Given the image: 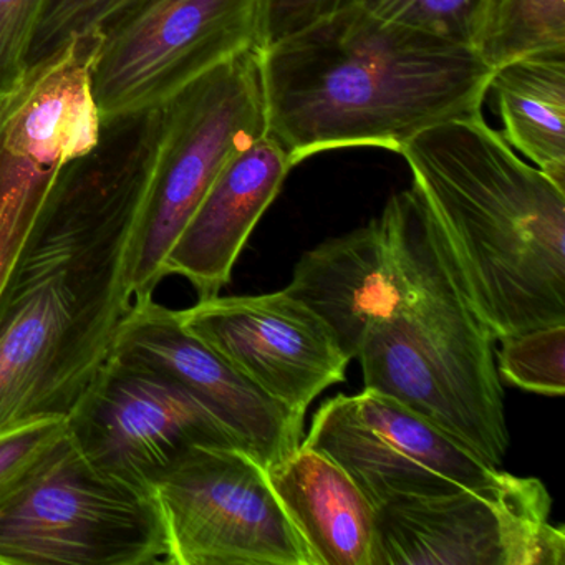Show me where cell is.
Masks as SVG:
<instances>
[{"mask_svg":"<svg viewBox=\"0 0 565 565\" xmlns=\"http://www.w3.org/2000/svg\"><path fill=\"white\" fill-rule=\"evenodd\" d=\"M161 107L102 120L58 174L0 297V429L71 415L135 303Z\"/></svg>","mask_w":565,"mask_h":565,"instance_id":"cell-1","label":"cell"},{"mask_svg":"<svg viewBox=\"0 0 565 565\" xmlns=\"http://www.w3.org/2000/svg\"><path fill=\"white\" fill-rule=\"evenodd\" d=\"M260 52L267 135L292 167L482 117L492 68L462 42L350 6Z\"/></svg>","mask_w":565,"mask_h":565,"instance_id":"cell-2","label":"cell"},{"mask_svg":"<svg viewBox=\"0 0 565 565\" xmlns=\"http://www.w3.org/2000/svg\"><path fill=\"white\" fill-rule=\"evenodd\" d=\"M399 154L492 339L565 323V190L482 117L429 128Z\"/></svg>","mask_w":565,"mask_h":565,"instance_id":"cell-3","label":"cell"},{"mask_svg":"<svg viewBox=\"0 0 565 565\" xmlns=\"http://www.w3.org/2000/svg\"><path fill=\"white\" fill-rule=\"evenodd\" d=\"M494 342L466 302L443 244L412 299L366 329L356 359L365 388L403 403L499 468L509 429Z\"/></svg>","mask_w":565,"mask_h":565,"instance_id":"cell-4","label":"cell"},{"mask_svg":"<svg viewBox=\"0 0 565 565\" xmlns=\"http://www.w3.org/2000/svg\"><path fill=\"white\" fill-rule=\"evenodd\" d=\"M150 486L88 461L71 435L0 514V565H168Z\"/></svg>","mask_w":565,"mask_h":565,"instance_id":"cell-5","label":"cell"},{"mask_svg":"<svg viewBox=\"0 0 565 565\" xmlns=\"http://www.w3.org/2000/svg\"><path fill=\"white\" fill-rule=\"evenodd\" d=\"M161 115L135 302L153 297L168 253L227 161L267 134L259 49H247L191 82L161 105Z\"/></svg>","mask_w":565,"mask_h":565,"instance_id":"cell-6","label":"cell"},{"mask_svg":"<svg viewBox=\"0 0 565 565\" xmlns=\"http://www.w3.org/2000/svg\"><path fill=\"white\" fill-rule=\"evenodd\" d=\"M168 565H316L266 468L237 446L196 445L151 482Z\"/></svg>","mask_w":565,"mask_h":565,"instance_id":"cell-7","label":"cell"},{"mask_svg":"<svg viewBox=\"0 0 565 565\" xmlns=\"http://www.w3.org/2000/svg\"><path fill=\"white\" fill-rule=\"evenodd\" d=\"M259 0H131L100 28L92 95L102 120L154 110L257 47Z\"/></svg>","mask_w":565,"mask_h":565,"instance_id":"cell-8","label":"cell"},{"mask_svg":"<svg viewBox=\"0 0 565 565\" xmlns=\"http://www.w3.org/2000/svg\"><path fill=\"white\" fill-rule=\"evenodd\" d=\"M537 478L502 471L491 484L376 509L373 565H564L565 531Z\"/></svg>","mask_w":565,"mask_h":565,"instance_id":"cell-9","label":"cell"},{"mask_svg":"<svg viewBox=\"0 0 565 565\" xmlns=\"http://www.w3.org/2000/svg\"><path fill=\"white\" fill-rule=\"evenodd\" d=\"M441 249L412 186L393 194L366 226L303 253L284 290L316 312L353 360L366 329L412 299Z\"/></svg>","mask_w":565,"mask_h":565,"instance_id":"cell-10","label":"cell"},{"mask_svg":"<svg viewBox=\"0 0 565 565\" xmlns=\"http://www.w3.org/2000/svg\"><path fill=\"white\" fill-rule=\"evenodd\" d=\"M302 443L333 459L375 511L491 484L502 475L445 429L370 388L323 402Z\"/></svg>","mask_w":565,"mask_h":565,"instance_id":"cell-11","label":"cell"},{"mask_svg":"<svg viewBox=\"0 0 565 565\" xmlns=\"http://www.w3.org/2000/svg\"><path fill=\"white\" fill-rule=\"evenodd\" d=\"M90 68L61 55L32 71L0 115V297L65 164L97 143Z\"/></svg>","mask_w":565,"mask_h":565,"instance_id":"cell-12","label":"cell"},{"mask_svg":"<svg viewBox=\"0 0 565 565\" xmlns=\"http://www.w3.org/2000/svg\"><path fill=\"white\" fill-rule=\"evenodd\" d=\"M78 451L104 471L150 486L196 445L237 446L220 419L163 373L111 355L67 416Z\"/></svg>","mask_w":565,"mask_h":565,"instance_id":"cell-13","label":"cell"},{"mask_svg":"<svg viewBox=\"0 0 565 565\" xmlns=\"http://www.w3.org/2000/svg\"><path fill=\"white\" fill-rule=\"evenodd\" d=\"M188 332L292 412L345 380L350 359L316 312L286 290L213 297L177 310Z\"/></svg>","mask_w":565,"mask_h":565,"instance_id":"cell-14","label":"cell"},{"mask_svg":"<svg viewBox=\"0 0 565 565\" xmlns=\"http://www.w3.org/2000/svg\"><path fill=\"white\" fill-rule=\"evenodd\" d=\"M111 355L163 373L206 406L244 451L264 468L302 445L306 415L280 405L220 353L184 329L177 310L151 299L135 302Z\"/></svg>","mask_w":565,"mask_h":565,"instance_id":"cell-15","label":"cell"},{"mask_svg":"<svg viewBox=\"0 0 565 565\" xmlns=\"http://www.w3.org/2000/svg\"><path fill=\"white\" fill-rule=\"evenodd\" d=\"M292 168L286 151L267 134L237 151L168 253L164 277H183L200 300L221 296L254 227Z\"/></svg>","mask_w":565,"mask_h":565,"instance_id":"cell-16","label":"cell"},{"mask_svg":"<svg viewBox=\"0 0 565 565\" xmlns=\"http://www.w3.org/2000/svg\"><path fill=\"white\" fill-rule=\"evenodd\" d=\"M316 565H373L376 511L333 459L302 445L266 468Z\"/></svg>","mask_w":565,"mask_h":565,"instance_id":"cell-17","label":"cell"},{"mask_svg":"<svg viewBox=\"0 0 565 565\" xmlns=\"http://www.w3.org/2000/svg\"><path fill=\"white\" fill-rule=\"evenodd\" d=\"M502 138L565 190V49L537 52L492 71Z\"/></svg>","mask_w":565,"mask_h":565,"instance_id":"cell-18","label":"cell"},{"mask_svg":"<svg viewBox=\"0 0 565 565\" xmlns=\"http://www.w3.org/2000/svg\"><path fill=\"white\" fill-rule=\"evenodd\" d=\"M469 47L488 67L565 49V0H479Z\"/></svg>","mask_w":565,"mask_h":565,"instance_id":"cell-19","label":"cell"},{"mask_svg":"<svg viewBox=\"0 0 565 565\" xmlns=\"http://www.w3.org/2000/svg\"><path fill=\"white\" fill-rule=\"evenodd\" d=\"M499 376L525 392L565 393V323L535 327L499 340Z\"/></svg>","mask_w":565,"mask_h":565,"instance_id":"cell-20","label":"cell"},{"mask_svg":"<svg viewBox=\"0 0 565 565\" xmlns=\"http://www.w3.org/2000/svg\"><path fill=\"white\" fill-rule=\"evenodd\" d=\"M67 436L65 416H38L0 429V514L49 465Z\"/></svg>","mask_w":565,"mask_h":565,"instance_id":"cell-21","label":"cell"},{"mask_svg":"<svg viewBox=\"0 0 565 565\" xmlns=\"http://www.w3.org/2000/svg\"><path fill=\"white\" fill-rule=\"evenodd\" d=\"M131 0H47L32 38L28 74L55 57L75 38L100 31Z\"/></svg>","mask_w":565,"mask_h":565,"instance_id":"cell-22","label":"cell"},{"mask_svg":"<svg viewBox=\"0 0 565 565\" xmlns=\"http://www.w3.org/2000/svg\"><path fill=\"white\" fill-rule=\"evenodd\" d=\"M359 4L380 18L469 45L479 0H360Z\"/></svg>","mask_w":565,"mask_h":565,"instance_id":"cell-23","label":"cell"},{"mask_svg":"<svg viewBox=\"0 0 565 565\" xmlns=\"http://www.w3.org/2000/svg\"><path fill=\"white\" fill-rule=\"evenodd\" d=\"M47 0H0V102L28 77L32 38Z\"/></svg>","mask_w":565,"mask_h":565,"instance_id":"cell-24","label":"cell"},{"mask_svg":"<svg viewBox=\"0 0 565 565\" xmlns=\"http://www.w3.org/2000/svg\"><path fill=\"white\" fill-rule=\"evenodd\" d=\"M359 2L360 0H259L257 49L266 51L277 42Z\"/></svg>","mask_w":565,"mask_h":565,"instance_id":"cell-25","label":"cell"},{"mask_svg":"<svg viewBox=\"0 0 565 565\" xmlns=\"http://www.w3.org/2000/svg\"><path fill=\"white\" fill-rule=\"evenodd\" d=\"M6 100H8V98H6ZM6 100L0 102V115H2V110H4Z\"/></svg>","mask_w":565,"mask_h":565,"instance_id":"cell-26","label":"cell"}]
</instances>
